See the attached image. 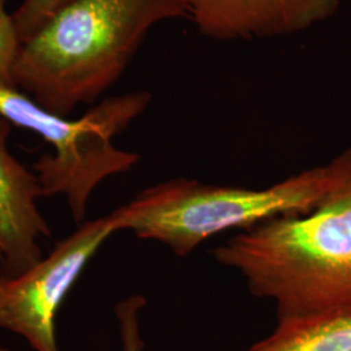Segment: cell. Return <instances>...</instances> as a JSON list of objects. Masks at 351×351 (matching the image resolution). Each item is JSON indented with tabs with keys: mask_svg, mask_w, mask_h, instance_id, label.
I'll return each instance as SVG.
<instances>
[{
	"mask_svg": "<svg viewBox=\"0 0 351 351\" xmlns=\"http://www.w3.org/2000/svg\"><path fill=\"white\" fill-rule=\"evenodd\" d=\"M188 19L184 0H66L20 46L14 88L68 117L116 84L151 29Z\"/></svg>",
	"mask_w": 351,
	"mask_h": 351,
	"instance_id": "1",
	"label": "cell"
},
{
	"mask_svg": "<svg viewBox=\"0 0 351 351\" xmlns=\"http://www.w3.org/2000/svg\"><path fill=\"white\" fill-rule=\"evenodd\" d=\"M278 322L351 316V188L314 213L241 230L213 251Z\"/></svg>",
	"mask_w": 351,
	"mask_h": 351,
	"instance_id": "2",
	"label": "cell"
},
{
	"mask_svg": "<svg viewBox=\"0 0 351 351\" xmlns=\"http://www.w3.org/2000/svg\"><path fill=\"white\" fill-rule=\"evenodd\" d=\"M351 188V147L329 163L263 189L216 186L173 178L141 191L110 213L117 232L156 241L177 255L232 229L246 230L284 216L314 213Z\"/></svg>",
	"mask_w": 351,
	"mask_h": 351,
	"instance_id": "3",
	"label": "cell"
},
{
	"mask_svg": "<svg viewBox=\"0 0 351 351\" xmlns=\"http://www.w3.org/2000/svg\"><path fill=\"white\" fill-rule=\"evenodd\" d=\"M147 91L128 93L95 104L71 120L52 113L25 93L0 86V116L34 132L53 147L33 165L43 197L64 195L75 223L86 216L90 195L106 178L132 169L138 154L117 149L113 138L145 112Z\"/></svg>",
	"mask_w": 351,
	"mask_h": 351,
	"instance_id": "4",
	"label": "cell"
},
{
	"mask_svg": "<svg viewBox=\"0 0 351 351\" xmlns=\"http://www.w3.org/2000/svg\"><path fill=\"white\" fill-rule=\"evenodd\" d=\"M116 232L111 215L86 221L20 276L0 278V326L36 351H60L56 314L88 261Z\"/></svg>",
	"mask_w": 351,
	"mask_h": 351,
	"instance_id": "5",
	"label": "cell"
},
{
	"mask_svg": "<svg viewBox=\"0 0 351 351\" xmlns=\"http://www.w3.org/2000/svg\"><path fill=\"white\" fill-rule=\"evenodd\" d=\"M190 20L204 37L252 40L289 37L326 23L341 0H184Z\"/></svg>",
	"mask_w": 351,
	"mask_h": 351,
	"instance_id": "6",
	"label": "cell"
},
{
	"mask_svg": "<svg viewBox=\"0 0 351 351\" xmlns=\"http://www.w3.org/2000/svg\"><path fill=\"white\" fill-rule=\"evenodd\" d=\"M12 124L0 116V278L20 276L43 258L39 239L50 226L38 208L37 175L8 150Z\"/></svg>",
	"mask_w": 351,
	"mask_h": 351,
	"instance_id": "7",
	"label": "cell"
},
{
	"mask_svg": "<svg viewBox=\"0 0 351 351\" xmlns=\"http://www.w3.org/2000/svg\"><path fill=\"white\" fill-rule=\"evenodd\" d=\"M247 351H351V316L278 322Z\"/></svg>",
	"mask_w": 351,
	"mask_h": 351,
	"instance_id": "8",
	"label": "cell"
},
{
	"mask_svg": "<svg viewBox=\"0 0 351 351\" xmlns=\"http://www.w3.org/2000/svg\"><path fill=\"white\" fill-rule=\"evenodd\" d=\"M7 0H0V86L14 88L13 65L21 42L17 36L12 13L5 10Z\"/></svg>",
	"mask_w": 351,
	"mask_h": 351,
	"instance_id": "9",
	"label": "cell"
},
{
	"mask_svg": "<svg viewBox=\"0 0 351 351\" xmlns=\"http://www.w3.org/2000/svg\"><path fill=\"white\" fill-rule=\"evenodd\" d=\"M66 0H23L12 13L13 23L23 43Z\"/></svg>",
	"mask_w": 351,
	"mask_h": 351,
	"instance_id": "10",
	"label": "cell"
},
{
	"mask_svg": "<svg viewBox=\"0 0 351 351\" xmlns=\"http://www.w3.org/2000/svg\"><path fill=\"white\" fill-rule=\"evenodd\" d=\"M145 306L146 300L142 295H133L116 306L123 351H142L143 349L139 333V313Z\"/></svg>",
	"mask_w": 351,
	"mask_h": 351,
	"instance_id": "11",
	"label": "cell"
},
{
	"mask_svg": "<svg viewBox=\"0 0 351 351\" xmlns=\"http://www.w3.org/2000/svg\"><path fill=\"white\" fill-rule=\"evenodd\" d=\"M0 351H8L5 348H3V346H0Z\"/></svg>",
	"mask_w": 351,
	"mask_h": 351,
	"instance_id": "12",
	"label": "cell"
}]
</instances>
